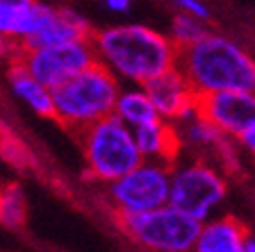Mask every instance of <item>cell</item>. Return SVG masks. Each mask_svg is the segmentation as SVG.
<instances>
[{"instance_id":"obj_1","label":"cell","mask_w":255,"mask_h":252,"mask_svg":"<svg viewBox=\"0 0 255 252\" xmlns=\"http://www.w3.org/2000/svg\"><path fill=\"white\" fill-rule=\"evenodd\" d=\"M96 62L119 82L143 86L153 78L175 69L178 48L166 34L139 23L112 25L91 34Z\"/></svg>"},{"instance_id":"obj_2","label":"cell","mask_w":255,"mask_h":252,"mask_svg":"<svg viewBox=\"0 0 255 252\" xmlns=\"http://www.w3.org/2000/svg\"><path fill=\"white\" fill-rule=\"evenodd\" d=\"M175 69L198 98L221 91L255 93V59L223 34L210 32L198 43L178 50Z\"/></svg>"},{"instance_id":"obj_3","label":"cell","mask_w":255,"mask_h":252,"mask_svg":"<svg viewBox=\"0 0 255 252\" xmlns=\"http://www.w3.org/2000/svg\"><path fill=\"white\" fill-rule=\"evenodd\" d=\"M119 91L121 82L96 62L82 73L50 89L53 118L69 130L82 132L114 114Z\"/></svg>"},{"instance_id":"obj_4","label":"cell","mask_w":255,"mask_h":252,"mask_svg":"<svg viewBox=\"0 0 255 252\" xmlns=\"http://www.w3.org/2000/svg\"><path fill=\"white\" fill-rule=\"evenodd\" d=\"M226 195H228V179L214 164L185 155L171 164L169 205L196 223L214 218Z\"/></svg>"},{"instance_id":"obj_5","label":"cell","mask_w":255,"mask_h":252,"mask_svg":"<svg viewBox=\"0 0 255 252\" xmlns=\"http://www.w3.org/2000/svg\"><path fill=\"white\" fill-rule=\"evenodd\" d=\"M78 137L87 175L96 182H117L143 162L134 143L132 130L117 121L114 116H107L87 130L78 132Z\"/></svg>"},{"instance_id":"obj_6","label":"cell","mask_w":255,"mask_h":252,"mask_svg":"<svg viewBox=\"0 0 255 252\" xmlns=\"http://www.w3.org/2000/svg\"><path fill=\"white\" fill-rule=\"evenodd\" d=\"M123 232L148 252H191L201 223L171 205L148 214L119 218Z\"/></svg>"},{"instance_id":"obj_7","label":"cell","mask_w":255,"mask_h":252,"mask_svg":"<svg viewBox=\"0 0 255 252\" xmlns=\"http://www.w3.org/2000/svg\"><path fill=\"white\" fill-rule=\"evenodd\" d=\"M169 177L171 164L146 162L117 182L107 184V198L119 218L148 214L169 205Z\"/></svg>"},{"instance_id":"obj_8","label":"cell","mask_w":255,"mask_h":252,"mask_svg":"<svg viewBox=\"0 0 255 252\" xmlns=\"http://www.w3.org/2000/svg\"><path fill=\"white\" fill-rule=\"evenodd\" d=\"M18 62L43 86L55 89L73 75L89 69L91 64H96V55L89 39V41H73L48 48H23Z\"/></svg>"},{"instance_id":"obj_9","label":"cell","mask_w":255,"mask_h":252,"mask_svg":"<svg viewBox=\"0 0 255 252\" xmlns=\"http://www.w3.org/2000/svg\"><path fill=\"white\" fill-rule=\"evenodd\" d=\"M178 139H180V155L189 153V157L203 159L214 164L226 173V168H237V143L233 139L223 137L207 121H203L198 111L185 121L175 123Z\"/></svg>"},{"instance_id":"obj_10","label":"cell","mask_w":255,"mask_h":252,"mask_svg":"<svg viewBox=\"0 0 255 252\" xmlns=\"http://www.w3.org/2000/svg\"><path fill=\"white\" fill-rule=\"evenodd\" d=\"M196 111L223 137L237 141V137L251 123H255V93L244 91H221V93L201 95L196 100Z\"/></svg>"},{"instance_id":"obj_11","label":"cell","mask_w":255,"mask_h":252,"mask_svg":"<svg viewBox=\"0 0 255 252\" xmlns=\"http://www.w3.org/2000/svg\"><path fill=\"white\" fill-rule=\"evenodd\" d=\"M143 91L148 93L155 111L162 121L180 123L185 118L196 114V100L198 95L191 91L187 80L178 69H171L166 73L153 78L143 84Z\"/></svg>"},{"instance_id":"obj_12","label":"cell","mask_w":255,"mask_h":252,"mask_svg":"<svg viewBox=\"0 0 255 252\" xmlns=\"http://www.w3.org/2000/svg\"><path fill=\"white\" fill-rule=\"evenodd\" d=\"M53 5L32 0L25 5H0V39L27 46L46 25Z\"/></svg>"},{"instance_id":"obj_13","label":"cell","mask_w":255,"mask_h":252,"mask_svg":"<svg viewBox=\"0 0 255 252\" xmlns=\"http://www.w3.org/2000/svg\"><path fill=\"white\" fill-rule=\"evenodd\" d=\"M91 27L82 14L69 7H53L48 16L46 25L39 30V34L23 48H48V46H62V43L73 41H89Z\"/></svg>"},{"instance_id":"obj_14","label":"cell","mask_w":255,"mask_h":252,"mask_svg":"<svg viewBox=\"0 0 255 252\" xmlns=\"http://www.w3.org/2000/svg\"><path fill=\"white\" fill-rule=\"evenodd\" d=\"M249 232L233 216H214L201 223L191 252H244Z\"/></svg>"},{"instance_id":"obj_15","label":"cell","mask_w":255,"mask_h":252,"mask_svg":"<svg viewBox=\"0 0 255 252\" xmlns=\"http://www.w3.org/2000/svg\"><path fill=\"white\" fill-rule=\"evenodd\" d=\"M132 134L139 155L146 162L173 164L180 157V139H178V130L173 123L157 118V121L134 130Z\"/></svg>"},{"instance_id":"obj_16","label":"cell","mask_w":255,"mask_h":252,"mask_svg":"<svg viewBox=\"0 0 255 252\" xmlns=\"http://www.w3.org/2000/svg\"><path fill=\"white\" fill-rule=\"evenodd\" d=\"M7 84H9L11 93L21 100L30 111L53 118V98H50V89L43 86L39 80L32 78L21 62H11L9 66H7Z\"/></svg>"},{"instance_id":"obj_17","label":"cell","mask_w":255,"mask_h":252,"mask_svg":"<svg viewBox=\"0 0 255 252\" xmlns=\"http://www.w3.org/2000/svg\"><path fill=\"white\" fill-rule=\"evenodd\" d=\"M112 116L117 121H121L126 127H130L132 132L159 118L143 86H126V89L121 86Z\"/></svg>"},{"instance_id":"obj_18","label":"cell","mask_w":255,"mask_h":252,"mask_svg":"<svg viewBox=\"0 0 255 252\" xmlns=\"http://www.w3.org/2000/svg\"><path fill=\"white\" fill-rule=\"evenodd\" d=\"M27 218V198L18 184H0V227L21 230Z\"/></svg>"},{"instance_id":"obj_19","label":"cell","mask_w":255,"mask_h":252,"mask_svg":"<svg viewBox=\"0 0 255 252\" xmlns=\"http://www.w3.org/2000/svg\"><path fill=\"white\" fill-rule=\"evenodd\" d=\"M210 30H207L205 23L191 18V16H185V14H175L173 21H171V30H169V41L173 43L178 50L182 48H189L194 43H198L203 37H207Z\"/></svg>"},{"instance_id":"obj_20","label":"cell","mask_w":255,"mask_h":252,"mask_svg":"<svg viewBox=\"0 0 255 252\" xmlns=\"http://www.w3.org/2000/svg\"><path fill=\"white\" fill-rule=\"evenodd\" d=\"M0 157L14 168H27L34 164L30 148L11 134H0Z\"/></svg>"},{"instance_id":"obj_21","label":"cell","mask_w":255,"mask_h":252,"mask_svg":"<svg viewBox=\"0 0 255 252\" xmlns=\"http://www.w3.org/2000/svg\"><path fill=\"white\" fill-rule=\"evenodd\" d=\"M178 9H180V14L191 16L201 23H207V18H210V7L203 0H178Z\"/></svg>"},{"instance_id":"obj_22","label":"cell","mask_w":255,"mask_h":252,"mask_svg":"<svg viewBox=\"0 0 255 252\" xmlns=\"http://www.w3.org/2000/svg\"><path fill=\"white\" fill-rule=\"evenodd\" d=\"M237 148L239 150H244V153H249L251 157L255 159V123H251L249 127H246L242 134L237 137Z\"/></svg>"},{"instance_id":"obj_23","label":"cell","mask_w":255,"mask_h":252,"mask_svg":"<svg viewBox=\"0 0 255 252\" xmlns=\"http://www.w3.org/2000/svg\"><path fill=\"white\" fill-rule=\"evenodd\" d=\"M23 53V46L18 43H11V41H5V39H0V59H7V62H18Z\"/></svg>"},{"instance_id":"obj_24","label":"cell","mask_w":255,"mask_h":252,"mask_svg":"<svg viewBox=\"0 0 255 252\" xmlns=\"http://www.w3.org/2000/svg\"><path fill=\"white\" fill-rule=\"evenodd\" d=\"M130 5H132V0H105V7L114 14H126Z\"/></svg>"},{"instance_id":"obj_25","label":"cell","mask_w":255,"mask_h":252,"mask_svg":"<svg viewBox=\"0 0 255 252\" xmlns=\"http://www.w3.org/2000/svg\"><path fill=\"white\" fill-rule=\"evenodd\" d=\"M25 2H32V0H0V5H25Z\"/></svg>"},{"instance_id":"obj_26","label":"cell","mask_w":255,"mask_h":252,"mask_svg":"<svg viewBox=\"0 0 255 252\" xmlns=\"http://www.w3.org/2000/svg\"><path fill=\"white\" fill-rule=\"evenodd\" d=\"M244 252H255V237H249V241H246V250Z\"/></svg>"}]
</instances>
